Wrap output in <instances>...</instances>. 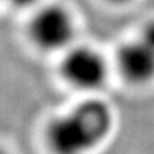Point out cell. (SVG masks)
I'll return each mask as SVG.
<instances>
[{
	"mask_svg": "<svg viewBox=\"0 0 154 154\" xmlns=\"http://www.w3.org/2000/svg\"><path fill=\"white\" fill-rule=\"evenodd\" d=\"M113 121V110L106 101L83 100L47 124L46 141L54 154H86L104 141Z\"/></svg>",
	"mask_w": 154,
	"mask_h": 154,
	"instance_id": "6da1fadb",
	"label": "cell"
},
{
	"mask_svg": "<svg viewBox=\"0 0 154 154\" xmlns=\"http://www.w3.org/2000/svg\"><path fill=\"white\" fill-rule=\"evenodd\" d=\"M77 22L66 6L50 3L37 7L27 23L30 43L44 53H64L74 46Z\"/></svg>",
	"mask_w": 154,
	"mask_h": 154,
	"instance_id": "7a4b0ae2",
	"label": "cell"
},
{
	"mask_svg": "<svg viewBox=\"0 0 154 154\" xmlns=\"http://www.w3.org/2000/svg\"><path fill=\"white\" fill-rule=\"evenodd\" d=\"M59 72L63 82L80 91H97L109 79L110 64L93 46L74 44L61 56Z\"/></svg>",
	"mask_w": 154,
	"mask_h": 154,
	"instance_id": "3957f363",
	"label": "cell"
},
{
	"mask_svg": "<svg viewBox=\"0 0 154 154\" xmlns=\"http://www.w3.org/2000/svg\"><path fill=\"white\" fill-rule=\"evenodd\" d=\"M114 69L131 86H147L154 82V46L136 33L119 44L114 53Z\"/></svg>",
	"mask_w": 154,
	"mask_h": 154,
	"instance_id": "277c9868",
	"label": "cell"
},
{
	"mask_svg": "<svg viewBox=\"0 0 154 154\" xmlns=\"http://www.w3.org/2000/svg\"><path fill=\"white\" fill-rule=\"evenodd\" d=\"M137 34L141 38H144L146 42H149L150 44L154 46V17L143 22V24L138 29Z\"/></svg>",
	"mask_w": 154,
	"mask_h": 154,
	"instance_id": "5b68a950",
	"label": "cell"
},
{
	"mask_svg": "<svg viewBox=\"0 0 154 154\" xmlns=\"http://www.w3.org/2000/svg\"><path fill=\"white\" fill-rule=\"evenodd\" d=\"M5 2H7L16 9H29V7H34L40 0H5Z\"/></svg>",
	"mask_w": 154,
	"mask_h": 154,
	"instance_id": "8992f818",
	"label": "cell"
},
{
	"mask_svg": "<svg viewBox=\"0 0 154 154\" xmlns=\"http://www.w3.org/2000/svg\"><path fill=\"white\" fill-rule=\"evenodd\" d=\"M104 2H107V3L111 6L123 7V6H128V5H131V3H134L136 0H104Z\"/></svg>",
	"mask_w": 154,
	"mask_h": 154,
	"instance_id": "52a82bcc",
	"label": "cell"
},
{
	"mask_svg": "<svg viewBox=\"0 0 154 154\" xmlns=\"http://www.w3.org/2000/svg\"><path fill=\"white\" fill-rule=\"evenodd\" d=\"M0 154H6L5 151H3V150H0Z\"/></svg>",
	"mask_w": 154,
	"mask_h": 154,
	"instance_id": "ba28073f",
	"label": "cell"
}]
</instances>
